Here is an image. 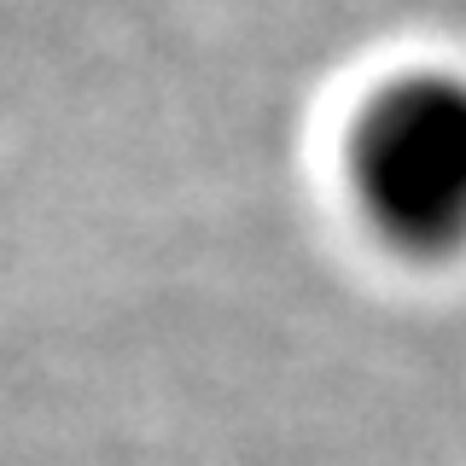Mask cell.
<instances>
[{"mask_svg":"<svg viewBox=\"0 0 466 466\" xmlns=\"http://www.w3.org/2000/svg\"><path fill=\"white\" fill-rule=\"evenodd\" d=\"M350 193L385 245L449 257L466 245V70L414 65L361 99Z\"/></svg>","mask_w":466,"mask_h":466,"instance_id":"cell-1","label":"cell"}]
</instances>
